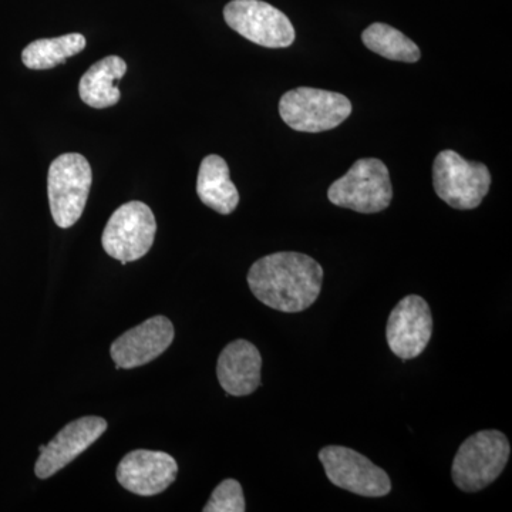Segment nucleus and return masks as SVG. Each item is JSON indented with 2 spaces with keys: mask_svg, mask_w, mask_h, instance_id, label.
Segmentation results:
<instances>
[{
  "mask_svg": "<svg viewBox=\"0 0 512 512\" xmlns=\"http://www.w3.org/2000/svg\"><path fill=\"white\" fill-rule=\"evenodd\" d=\"M279 114L293 130L322 133L348 120L352 114V103L340 93L298 87L282 96Z\"/></svg>",
  "mask_w": 512,
  "mask_h": 512,
  "instance_id": "6",
  "label": "nucleus"
},
{
  "mask_svg": "<svg viewBox=\"0 0 512 512\" xmlns=\"http://www.w3.org/2000/svg\"><path fill=\"white\" fill-rule=\"evenodd\" d=\"M323 269L311 256L276 252L258 259L248 272V285L259 302L285 313L311 308L322 291Z\"/></svg>",
  "mask_w": 512,
  "mask_h": 512,
  "instance_id": "1",
  "label": "nucleus"
},
{
  "mask_svg": "<svg viewBox=\"0 0 512 512\" xmlns=\"http://www.w3.org/2000/svg\"><path fill=\"white\" fill-rule=\"evenodd\" d=\"M174 335L170 319L154 316L114 340L110 349L111 359L119 369L147 365L170 348Z\"/></svg>",
  "mask_w": 512,
  "mask_h": 512,
  "instance_id": "11",
  "label": "nucleus"
},
{
  "mask_svg": "<svg viewBox=\"0 0 512 512\" xmlns=\"http://www.w3.org/2000/svg\"><path fill=\"white\" fill-rule=\"evenodd\" d=\"M197 194L202 204L218 214L229 215L239 204V192L229 177V168L224 158L211 154L200 165Z\"/></svg>",
  "mask_w": 512,
  "mask_h": 512,
  "instance_id": "16",
  "label": "nucleus"
},
{
  "mask_svg": "<svg viewBox=\"0 0 512 512\" xmlns=\"http://www.w3.org/2000/svg\"><path fill=\"white\" fill-rule=\"evenodd\" d=\"M511 446L498 430H483L468 437L454 457L451 477L466 493H477L493 484L507 467Z\"/></svg>",
  "mask_w": 512,
  "mask_h": 512,
  "instance_id": "2",
  "label": "nucleus"
},
{
  "mask_svg": "<svg viewBox=\"0 0 512 512\" xmlns=\"http://www.w3.org/2000/svg\"><path fill=\"white\" fill-rule=\"evenodd\" d=\"M178 464L163 451L134 450L117 467L121 487L130 493L151 497L167 490L177 478Z\"/></svg>",
  "mask_w": 512,
  "mask_h": 512,
  "instance_id": "13",
  "label": "nucleus"
},
{
  "mask_svg": "<svg viewBox=\"0 0 512 512\" xmlns=\"http://www.w3.org/2000/svg\"><path fill=\"white\" fill-rule=\"evenodd\" d=\"M261 369L262 357L256 346L238 339L222 350L217 376L228 396H249L261 386Z\"/></svg>",
  "mask_w": 512,
  "mask_h": 512,
  "instance_id": "14",
  "label": "nucleus"
},
{
  "mask_svg": "<svg viewBox=\"0 0 512 512\" xmlns=\"http://www.w3.org/2000/svg\"><path fill=\"white\" fill-rule=\"evenodd\" d=\"M153 211L141 201L121 205L111 215L101 237L104 251L121 264L138 261L148 254L156 238Z\"/></svg>",
  "mask_w": 512,
  "mask_h": 512,
  "instance_id": "7",
  "label": "nucleus"
},
{
  "mask_svg": "<svg viewBox=\"0 0 512 512\" xmlns=\"http://www.w3.org/2000/svg\"><path fill=\"white\" fill-rule=\"evenodd\" d=\"M245 507L244 493H242L241 484L237 480L222 481L210 501L204 507V512H244Z\"/></svg>",
  "mask_w": 512,
  "mask_h": 512,
  "instance_id": "19",
  "label": "nucleus"
},
{
  "mask_svg": "<svg viewBox=\"0 0 512 512\" xmlns=\"http://www.w3.org/2000/svg\"><path fill=\"white\" fill-rule=\"evenodd\" d=\"M127 73V63L119 56H107L94 63L79 83L80 99L93 109H107L120 101L116 86Z\"/></svg>",
  "mask_w": 512,
  "mask_h": 512,
  "instance_id": "15",
  "label": "nucleus"
},
{
  "mask_svg": "<svg viewBox=\"0 0 512 512\" xmlns=\"http://www.w3.org/2000/svg\"><path fill=\"white\" fill-rule=\"evenodd\" d=\"M107 421L101 417L87 416L67 424L57 433L55 439L50 441L45 450L40 451L37 458L36 476L46 480L55 476L62 468L83 454L92 444L106 433Z\"/></svg>",
  "mask_w": 512,
  "mask_h": 512,
  "instance_id": "12",
  "label": "nucleus"
},
{
  "mask_svg": "<svg viewBox=\"0 0 512 512\" xmlns=\"http://www.w3.org/2000/svg\"><path fill=\"white\" fill-rule=\"evenodd\" d=\"M319 460L330 483L362 497H384L392 491L386 471L352 448H322Z\"/></svg>",
  "mask_w": 512,
  "mask_h": 512,
  "instance_id": "9",
  "label": "nucleus"
},
{
  "mask_svg": "<svg viewBox=\"0 0 512 512\" xmlns=\"http://www.w3.org/2000/svg\"><path fill=\"white\" fill-rule=\"evenodd\" d=\"M362 40L367 49L394 62H419V46L404 36L400 30L384 23H373L362 33Z\"/></svg>",
  "mask_w": 512,
  "mask_h": 512,
  "instance_id": "18",
  "label": "nucleus"
},
{
  "mask_svg": "<svg viewBox=\"0 0 512 512\" xmlns=\"http://www.w3.org/2000/svg\"><path fill=\"white\" fill-rule=\"evenodd\" d=\"M92 183V167L82 154H62L50 164L47 195L57 227L70 228L80 220Z\"/></svg>",
  "mask_w": 512,
  "mask_h": 512,
  "instance_id": "3",
  "label": "nucleus"
},
{
  "mask_svg": "<svg viewBox=\"0 0 512 512\" xmlns=\"http://www.w3.org/2000/svg\"><path fill=\"white\" fill-rule=\"evenodd\" d=\"M332 204L360 214H377L393 200V185L386 164L377 158L357 160L352 168L330 185Z\"/></svg>",
  "mask_w": 512,
  "mask_h": 512,
  "instance_id": "4",
  "label": "nucleus"
},
{
  "mask_svg": "<svg viewBox=\"0 0 512 512\" xmlns=\"http://www.w3.org/2000/svg\"><path fill=\"white\" fill-rule=\"evenodd\" d=\"M84 49L86 37L80 33L39 39L23 49L22 62L30 70H49L66 63L67 59L79 55Z\"/></svg>",
  "mask_w": 512,
  "mask_h": 512,
  "instance_id": "17",
  "label": "nucleus"
},
{
  "mask_svg": "<svg viewBox=\"0 0 512 512\" xmlns=\"http://www.w3.org/2000/svg\"><path fill=\"white\" fill-rule=\"evenodd\" d=\"M224 19L239 35L268 49H284L295 42L288 16L262 0H232L225 6Z\"/></svg>",
  "mask_w": 512,
  "mask_h": 512,
  "instance_id": "8",
  "label": "nucleus"
},
{
  "mask_svg": "<svg viewBox=\"0 0 512 512\" xmlns=\"http://www.w3.org/2000/svg\"><path fill=\"white\" fill-rule=\"evenodd\" d=\"M433 183L440 200L451 208L474 210L490 191L491 174L487 165L444 150L434 160Z\"/></svg>",
  "mask_w": 512,
  "mask_h": 512,
  "instance_id": "5",
  "label": "nucleus"
},
{
  "mask_svg": "<svg viewBox=\"0 0 512 512\" xmlns=\"http://www.w3.org/2000/svg\"><path fill=\"white\" fill-rule=\"evenodd\" d=\"M433 335L429 303L419 295H409L397 303L387 320L386 339L394 355L414 359L424 352Z\"/></svg>",
  "mask_w": 512,
  "mask_h": 512,
  "instance_id": "10",
  "label": "nucleus"
}]
</instances>
